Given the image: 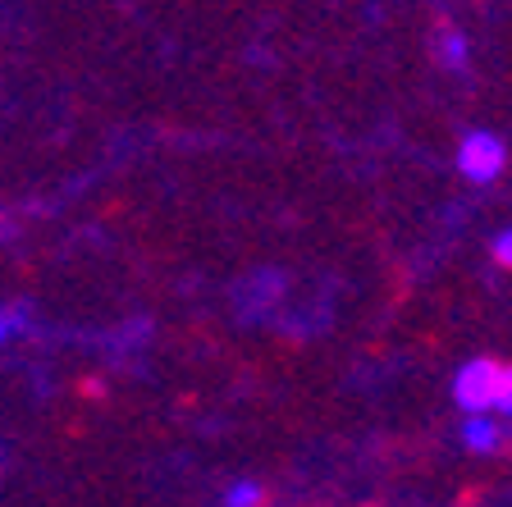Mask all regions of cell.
<instances>
[{
    "label": "cell",
    "mask_w": 512,
    "mask_h": 507,
    "mask_svg": "<svg viewBox=\"0 0 512 507\" xmlns=\"http://www.w3.org/2000/svg\"><path fill=\"white\" fill-rule=\"evenodd\" d=\"M448 64H453V69H462V64H467V51H462L458 32H448Z\"/></svg>",
    "instance_id": "52a82bcc"
},
{
    "label": "cell",
    "mask_w": 512,
    "mask_h": 507,
    "mask_svg": "<svg viewBox=\"0 0 512 507\" xmlns=\"http://www.w3.org/2000/svg\"><path fill=\"white\" fill-rule=\"evenodd\" d=\"M499 361H467L458 370V380H453V398L458 407H467L471 416L476 412H494V402H499Z\"/></svg>",
    "instance_id": "6da1fadb"
},
{
    "label": "cell",
    "mask_w": 512,
    "mask_h": 507,
    "mask_svg": "<svg viewBox=\"0 0 512 507\" xmlns=\"http://www.w3.org/2000/svg\"><path fill=\"white\" fill-rule=\"evenodd\" d=\"M508 165V147L494 133H467L458 147V169L471 183H494Z\"/></svg>",
    "instance_id": "7a4b0ae2"
},
{
    "label": "cell",
    "mask_w": 512,
    "mask_h": 507,
    "mask_svg": "<svg viewBox=\"0 0 512 507\" xmlns=\"http://www.w3.org/2000/svg\"><path fill=\"white\" fill-rule=\"evenodd\" d=\"M494 412H508L512 416V366L499 370V402H494Z\"/></svg>",
    "instance_id": "5b68a950"
},
{
    "label": "cell",
    "mask_w": 512,
    "mask_h": 507,
    "mask_svg": "<svg viewBox=\"0 0 512 507\" xmlns=\"http://www.w3.org/2000/svg\"><path fill=\"white\" fill-rule=\"evenodd\" d=\"M462 444L467 448H494L499 444V425H494L485 412L467 416V425H462Z\"/></svg>",
    "instance_id": "3957f363"
},
{
    "label": "cell",
    "mask_w": 512,
    "mask_h": 507,
    "mask_svg": "<svg viewBox=\"0 0 512 507\" xmlns=\"http://www.w3.org/2000/svg\"><path fill=\"white\" fill-rule=\"evenodd\" d=\"M74 389L83 393V398H101V393H106V389H101V380H78Z\"/></svg>",
    "instance_id": "ba28073f"
},
{
    "label": "cell",
    "mask_w": 512,
    "mask_h": 507,
    "mask_svg": "<svg viewBox=\"0 0 512 507\" xmlns=\"http://www.w3.org/2000/svg\"><path fill=\"white\" fill-rule=\"evenodd\" d=\"M224 507H261V485H234L224 494Z\"/></svg>",
    "instance_id": "277c9868"
},
{
    "label": "cell",
    "mask_w": 512,
    "mask_h": 507,
    "mask_svg": "<svg viewBox=\"0 0 512 507\" xmlns=\"http://www.w3.org/2000/svg\"><path fill=\"white\" fill-rule=\"evenodd\" d=\"M494 261H499V265H512V229L494 238Z\"/></svg>",
    "instance_id": "8992f818"
}]
</instances>
